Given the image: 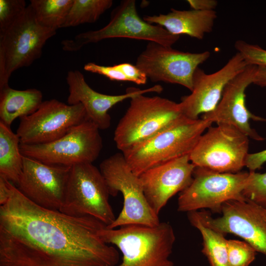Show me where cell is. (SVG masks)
Masks as SVG:
<instances>
[{"instance_id":"6da1fadb","label":"cell","mask_w":266,"mask_h":266,"mask_svg":"<svg viewBox=\"0 0 266 266\" xmlns=\"http://www.w3.org/2000/svg\"><path fill=\"white\" fill-rule=\"evenodd\" d=\"M105 226L40 207L13 185L0 206V266H115L118 251L99 234Z\"/></svg>"},{"instance_id":"7a4b0ae2","label":"cell","mask_w":266,"mask_h":266,"mask_svg":"<svg viewBox=\"0 0 266 266\" xmlns=\"http://www.w3.org/2000/svg\"><path fill=\"white\" fill-rule=\"evenodd\" d=\"M106 243L115 245L122 260L115 266H174L170 257L175 241L171 225L160 222L154 227L130 225L99 232Z\"/></svg>"},{"instance_id":"3957f363","label":"cell","mask_w":266,"mask_h":266,"mask_svg":"<svg viewBox=\"0 0 266 266\" xmlns=\"http://www.w3.org/2000/svg\"><path fill=\"white\" fill-rule=\"evenodd\" d=\"M212 123L183 116L151 138L122 152L137 176L167 162L189 155Z\"/></svg>"},{"instance_id":"277c9868","label":"cell","mask_w":266,"mask_h":266,"mask_svg":"<svg viewBox=\"0 0 266 266\" xmlns=\"http://www.w3.org/2000/svg\"><path fill=\"white\" fill-rule=\"evenodd\" d=\"M144 95L130 99V106L115 129L114 141L121 152L151 138L184 116L178 103Z\"/></svg>"},{"instance_id":"5b68a950","label":"cell","mask_w":266,"mask_h":266,"mask_svg":"<svg viewBox=\"0 0 266 266\" xmlns=\"http://www.w3.org/2000/svg\"><path fill=\"white\" fill-rule=\"evenodd\" d=\"M100 170L110 195L115 196L120 192L123 198L122 210L107 228L114 229L130 225L154 227L160 224L159 215L152 209L144 195L139 176L132 171L122 152L102 161Z\"/></svg>"},{"instance_id":"8992f818","label":"cell","mask_w":266,"mask_h":266,"mask_svg":"<svg viewBox=\"0 0 266 266\" xmlns=\"http://www.w3.org/2000/svg\"><path fill=\"white\" fill-rule=\"evenodd\" d=\"M56 33L38 23L30 5L14 24L0 32V89L8 85L14 71L40 57L45 43Z\"/></svg>"},{"instance_id":"52a82bcc","label":"cell","mask_w":266,"mask_h":266,"mask_svg":"<svg viewBox=\"0 0 266 266\" xmlns=\"http://www.w3.org/2000/svg\"><path fill=\"white\" fill-rule=\"evenodd\" d=\"M180 36L171 34L159 25L150 24L138 15L134 0H124L112 11L109 23L103 28L80 33L62 41L66 51L75 52L84 45L111 38H127L172 46Z\"/></svg>"},{"instance_id":"ba28073f","label":"cell","mask_w":266,"mask_h":266,"mask_svg":"<svg viewBox=\"0 0 266 266\" xmlns=\"http://www.w3.org/2000/svg\"><path fill=\"white\" fill-rule=\"evenodd\" d=\"M109 196L100 169L93 163L75 165L70 167L59 211L74 217L90 216L107 226L116 219L109 202Z\"/></svg>"},{"instance_id":"9c48e42d","label":"cell","mask_w":266,"mask_h":266,"mask_svg":"<svg viewBox=\"0 0 266 266\" xmlns=\"http://www.w3.org/2000/svg\"><path fill=\"white\" fill-rule=\"evenodd\" d=\"M99 130L88 119L52 142L20 144V151L24 156L51 165L70 167L79 164L93 163L102 148Z\"/></svg>"},{"instance_id":"30bf717a","label":"cell","mask_w":266,"mask_h":266,"mask_svg":"<svg viewBox=\"0 0 266 266\" xmlns=\"http://www.w3.org/2000/svg\"><path fill=\"white\" fill-rule=\"evenodd\" d=\"M249 144V137L236 128L218 124L201 135L189 158L197 167L236 173L245 166Z\"/></svg>"},{"instance_id":"8fae6325","label":"cell","mask_w":266,"mask_h":266,"mask_svg":"<svg viewBox=\"0 0 266 266\" xmlns=\"http://www.w3.org/2000/svg\"><path fill=\"white\" fill-rule=\"evenodd\" d=\"M248 175L247 171L221 173L196 166L192 182L179 195L178 211L189 212L208 208L218 213L229 200H245L241 193Z\"/></svg>"},{"instance_id":"7c38bea8","label":"cell","mask_w":266,"mask_h":266,"mask_svg":"<svg viewBox=\"0 0 266 266\" xmlns=\"http://www.w3.org/2000/svg\"><path fill=\"white\" fill-rule=\"evenodd\" d=\"M20 119L16 134L24 144L52 142L89 119L81 103L70 105L56 99L43 101L35 112Z\"/></svg>"},{"instance_id":"4fadbf2b","label":"cell","mask_w":266,"mask_h":266,"mask_svg":"<svg viewBox=\"0 0 266 266\" xmlns=\"http://www.w3.org/2000/svg\"><path fill=\"white\" fill-rule=\"evenodd\" d=\"M210 55L207 51L186 52L149 42L137 57L135 65L152 82L177 84L191 91L196 70Z\"/></svg>"},{"instance_id":"5bb4252c","label":"cell","mask_w":266,"mask_h":266,"mask_svg":"<svg viewBox=\"0 0 266 266\" xmlns=\"http://www.w3.org/2000/svg\"><path fill=\"white\" fill-rule=\"evenodd\" d=\"M70 167L48 164L23 156V168L18 188L37 205L59 210Z\"/></svg>"},{"instance_id":"9a60e30c","label":"cell","mask_w":266,"mask_h":266,"mask_svg":"<svg viewBox=\"0 0 266 266\" xmlns=\"http://www.w3.org/2000/svg\"><path fill=\"white\" fill-rule=\"evenodd\" d=\"M257 69L256 66L247 65L226 85L215 108L202 114L201 118L212 123L232 126L255 140H265V138L251 127L249 121L250 119L266 121V119L252 114L245 104L246 89L253 83Z\"/></svg>"},{"instance_id":"2e32d148","label":"cell","mask_w":266,"mask_h":266,"mask_svg":"<svg viewBox=\"0 0 266 266\" xmlns=\"http://www.w3.org/2000/svg\"><path fill=\"white\" fill-rule=\"evenodd\" d=\"M237 52L218 71L210 74L198 67L193 76L191 93L183 97L178 103L182 114L191 119H199L200 114L213 111L221 100L228 83L247 66Z\"/></svg>"},{"instance_id":"e0dca14e","label":"cell","mask_w":266,"mask_h":266,"mask_svg":"<svg viewBox=\"0 0 266 266\" xmlns=\"http://www.w3.org/2000/svg\"><path fill=\"white\" fill-rule=\"evenodd\" d=\"M221 212V216L214 218L205 211H198L208 226L242 238L256 252L266 255V221L248 202L229 200L223 204Z\"/></svg>"},{"instance_id":"ac0fdd59","label":"cell","mask_w":266,"mask_h":266,"mask_svg":"<svg viewBox=\"0 0 266 266\" xmlns=\"http://www.w3.org/2000/svg\"><path fill=\"white\" fill-rule=\"evenodd\" d=\"M196 166L186 155L156 166L139 175L149 205L159 215L169 200L184 190L193 180Z\"/></svg>"},{"instance_id":"d6986e66","label":"cell","mask_w":266,"mask_h":266,"mask_svg":"<svg viewBox=\"0 0 266 266\" xmlns=\"http://www.w3.org/2000/svg\"><path fill=\"white\" fill-rule=\"evenodd\" d=\"M69 95L67 104L81 103L84 107L88 118L100 130H106L111 124V117L108 110L113 106L123 100L142 94L163 90L160 85L140 89L135 87L127 88L125 94L110 95L98 92L86 82L83 74L78 70L68 72L66 78Z\"/></svg>"},{"instance_id":"ffe728a7","label":"cell","mask_w":266,"mask_h":266,"mask_svg":"<svg viewBox=\"0 0 266 266\" xmlns=\"http://www.w3.org/2000/svg\"><path fill=\"white\" fill-rule=\"evenodd\" d=\"M217 14L214 10H177L172 8L167 14L145 16L143 19L150 24L163 27L171 34H186L198 39L213 29Z\"/></svg>"},{"instance_id":"44dd1931","label":"cell","mask_w":266,"mask_h":266,"mask_svg":"<svg viewBox=\"0 0 266 266\" xmlns=\"http://www.w3.org/2000/svg\"><path fill=\"white\" fill-rule=\"evenodd\" d=\"M41 92L35 88L18 90L9 85L0 89V122L10 127L17 118L35 112L42 101Z\"/></svg>"},{"instance_id":"7402d4cb","label":"cell","mask_w":266,"mask_h":266,"mask_svg":"<svg viewBox=\"0 0 266 266\" xmlns=\"http://www.w3.org/2000/svg\"><path fill=\"white\" fill-rule=\"evenodd\" d=\"M20 139L16 134L0 122V176L16 186L23 168V156L20 149Z\"/></svg>"},{"instance_id":"603a6c76","label":"cell","mask_w":266,"mask_h":266,"mask_svg":"<svg viewBox=\"0 0 266 266\" xmlns=\"http://www.w3.org/2000/svg\"><path fill=\"white\" fill-rule=\"evenodd\" d=\"M191 224L200 233L203 240L202 253L210 266H229L227 239L222 233L208 226L200 217L197 211L188 212Z\"/></svg>"},{"instance_id":"cb8c5ba5","label":"cell","mask_w":266,"mask_h":266,"mask_svg":"<svg viewBox=\"0 0 266 266\" xmlns=\"http://www.w3.org/2000/svg\"><path fill=\"white\" fill-rule=\"evenodd\" d=\"M73 0H31L32 10L41 26L57 31L64 24Z\"/></svg>"},{"instance_id":"d4e9b609","label":"cell","mask_w":266,"mask_h":266,"mask_svg":"<svg viewBox=\"0 0 266 266\" xmlns=\"http://www.w3.org/2000/svg\"><path fill=\"white\" fill-rule=\"evenodd\" d=\"M112 0H73L62 28L93 23L112 5Z\"/></svg>"},{"instance_id":"484cf974","label":"cell","mask_w":266,"mask_h":266,"mask_svg":"<svg viewBox=\"0 0 266 266\" xmlns=\"http://www.w3.org/2000/svg\"><path fill=\"white\" fill-rule=\"evenodd\" d=\"M241 194L245 200L266 208V172L249 171Z\"/></svg>"},{"instance_id":"4316f807","label":"cell","mask_w":266,"mask_h":266,"mask_svg":"<svg viewBox=\"0 0 266 266\" xmlns=\"http://www.w3.org/2000/svg\"><path fill=\"white\" fill-rule=\"evenodd\" d=\"M227 250L229 266H249L257 252L247 242L234 239L227 240Z\"/></svg>"},{"instance_id":"83f0119b","label":"cell","mask_w":266,"mask_h":266,"mask_svg":"<svg viewBox=\"0 0 266 266\" xmlns=\"http://www.w3.org/2000/svg\"><path fill=\"white\" fill-rule=\"evenodd\" d=\"M27 7L24 0H0V32L14 24Z\"/></svg>"},{"instance_id":"f1b7e54d","label":"cell","mask_w":266,"mask_h":266,"mask_svg":"<svg viewBox=\"0 0 266 266\" xmlns=\"http://www.w3.org/2000/svg\"><path fill=\"white\" fill-rule=\"evenodd\" d=\"M234 47L241 54L247 65L266 67V50L256 44L248 43L238 40L235 41Z\"/></svg>"},{"instance_id":"f546056e","label":"cell","mask_w":266,"mask_h":266,"mask_svg":"<svg viewBox=\"0 0 266 266\" xmlns=\"http://www.w3.org/2000/svg\"><path fill=\"white\" fill-rule=\"evenodd\" d=\"M84 69L86 71L104 76L112 81H128L125 75L115 65L105 66L90 62L84 65Z\"/></svg>"},{"instance_id":"4dcf8cb0","label":"cell","mask_w":266,"mask_h":266,"mask_svg":"<svg viewBox=\"0 0 266 266\" xmlns=\"http://www.w3.org/2000/svg\"><path fill=\"white\" fill-rule=\"evenodd\" d=\"M115 65L125 75L128 81L133 82L137 85L146 83L148 78L146 75L136 65L127 63Z\"/></svg>"},{"instance_id":"1f68e13d","label":"cell","mask_w":266,"mask_h":266,"mask_svg":"<svg viewBox=\"0 0 266 266\" xmlns=\"http://www.w3.org/2000/svg\"><path fill=\"white\" fill-rule=\"evenodd\" d=\"M266 163V149L254 153H249L245 161V166L249 171H255L260 169Z\"/></svg>"},{"instance_id":"d6a6232c","label":"cell","mask_w":266,"mask_h":266,"mask_svg":"<svg viewBox=\"0 0 266 266\" xmlns=\"http://www.w3.org/2000/svg\"><path fill=\"white\" fill-rule=\"evenodd\" d=\"M187 2L192 9L198 10H214L217 5L215 0H188Z\"/></svg>"},{"instance_id":"836d02e7","label":"cell","mask_w":266,"mask_h":266,"mask_svg":"<svg viewBox=\"0 0 266 266\" xmlns=\"http://www.w3.org/2000/svg\"><path fill=\"white\" fill-rule=\"evenodd\" d=\"M13 185L6 178L0 176V205L7 202L11 195Z\"/></svg>"},{"instance_id":"e575fe53","label":"cell","mask_w":266,"mask_h":266,"mask_svg":"<svg viewBox=\"0 0 266 266\" xmlns=\"http://www.w3.org/2000/svg\"><path fill=\"white\" fill-rule=\"evenodd\" d=\"M253 83L262 87H266V67L258 66L257 71Z\"/></svg>"},{"instance_id":"d590c367","label":"cell","mask_w":266,"mask_h":266,"mask_svg":"<svg viewBox=\"0 0 266 266\" xmlns=\"http://www.w3.org/2000/svg\"><path fill=\"white\" fill-rule=\"evenodd\" d=\"M248 202L252 207L260 214L263 219L266 221V208L260 206L250 201L246 200Z\"/></svg>"}]
</instances>
